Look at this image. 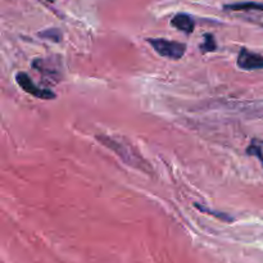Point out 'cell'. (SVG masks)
<instances>
[{
  "instance_id": "4",
  "label": "cell",
  "mask_w": 263,
  "mask_h": 263,
  "mask_svg": "<svg viewBox=\"0 0 263 263\" xmlns=\"http://www.w3.org/2000/svg\"><path fill=\"white\" fill-rule=\"evenodd\" d=\"M239 68L246 71H254V69H263V55L251 51L247 48H241L238 55Z\"/></svg>"
},
{
  "instance_id": "6",
  "label": "cell",
  "mask_w": 263,
  "mask_h": 263,
  "mask_svg": "<svg viewBox=\"0 0 263 263\" xmlns=\"http://www.w3.org/2000/svg\"><path fill=\"white\" fill-rule=\"evenodd\" d=\"M171 25L185 33H192L195 27L194 20L189 14H186V13H177V14H175L171 20Z\"/></svg>"
},
{
  "instance_id": "5",
  "label": "cell",
  "mask_w": 263,
  "mask_h": 263,
  "mask_svg": "<svg viewBox=\"0 0 263 263\" xmlns=\"http://www.w3.org/2000/svg\"><path fill=\"white\" fill-rule=\"evenodd\" d=\"M32 67L35 69H37L40 73H43L44 76H48L50 79L55 80L57 82L61 79V73H59V69L57 67L53 66L50 59L45 58H37L32 62Z\"/></svg>"
},
{
  "instance_id": "1",
  "label": "cell",
  "mask_w": 263,
  "mask_h": 263,
  "mask_svg": "<svg viewBox=\"0 0 263 263\" xmlns=\"http://www.w3.org/2000/svg\"><path fill=\"white\" fill-rule=\"evenodd\" d=\"M98 140L100 141V144L107 146L108 149L115 152L126 164L134 167V168H138L140 171H151V167L149 164L141 158V156L139 153H136L135 149L130 145L128 143H126L125 140H121V139L112 138V136L107 135H98Z\"/></svg>"
},
{
  "instance_id": "7",
  "label": "cell",
  "mask_w": 263,
  "mask_h": 263,
  "mask_svg": "<svg viewBox=\"0 0 263 263\" xmlns=\"http://www.w3.org/2000/svg\"><path fill=\"white\" fill-rule=\"evenodd\" d=\"M225 10H259L263 12L262 3L254 2H243V3H233V4L225 5Z\"/></svg>"
},
{
  "instance_id": "8",
  "label": "cell",
  "mask_w": 263,
  "mask_h": 263,
  "mask_svg": "<svg viewBox=\"0 0 263 263\" xmlns=\"http://www.w3.org/2000/svg\"><path fill=\"white\" fill-rule=\"evenodd\" d=\"M194 207L198 208V210H199V211H202V212L207 213V215L215 216L216 218H218V220H221V221H225V222H233V221H234V218L231 217L230 215H228V213H225V212H218V211H212V210H210V208L203 207V205L198 204V203H194Z\"/></svg>"
},
{
  "instance_id": "9",
  "label": "cell",
  "mask_w": 263,
  "mask_h": 263,
  "mask_svg": "<svg viewBox=\"0 0 263 263\" xmlns=\"http://www.w3.org/2000/svg\"><path fill=\"white\" fill-rule=\"evenodd\" d=\"M200 49H202L203 53H212L217 49V43H216L215 37L211 33H205L204 35V43L200 45Z\"/></svg>"
},
{
  "instance_id": "10",
  "label": "cell",
  "mask_w": 263,
  "mask_h": 263,
  "mask_svg": "<svg viewBox=\"0 0 263 263\" xmlns=\"http://www.w3.org/2000/svg\"><path fill=\"white\" fill-rule=\"evenodd\" d=\"M39 36H41L43 39H46V40H53L55 43H58L62 39V32L58 28H48V30L39 33Z\"/></svg>"
},
{
  "instance_id": "2",
  "label": "cell",
  "mask_w": 263,
  "mask_h": 263,
  "mask_svg": "<svg viewBox=\"0 0 263 263\" xmlns=\"http://www.w3.org/2000/svg\"><path fill=\"white\" fill-rule=\"evenodd\" d=\"M152 48L157 51L161 57L170 59H180L184 57L186 51V45L179 43V41L167 40V39H146Z\"/></svg>"
},
{
  "instance_id": "3",
  "label": "cell",
  "mask_w": 263,
  "mask_h": 263,
  "mask_svg": "<svg viewBox=\"0 0 263 263\" xmlns=\"http://www.w3.org/2000/svg\"><path fill=\"white\" fill-rule=\"evenodd\" d=\"M15 81H17L18 86H20L23 91L32 95V97L39 98V99L50 100L55 98V94H54L51 90L39 87L26 72H18V73L15 74Z\"/></svg>"
},
{
  "instance_id": "11",
  "label": "cell",
  "mask_w": 263,
  "mask_h": 263,
  "mask_svg": "<svg viewBox=\"0 0 263 263\" xmlns=\"http://www.w3.org/2000/svg\"><path fill=\"white\" fill-rule=\"evenodd\" d=\"M48 2H50V3H53V2H54V0H48Z\"/></svg>"
}]
</instances>
